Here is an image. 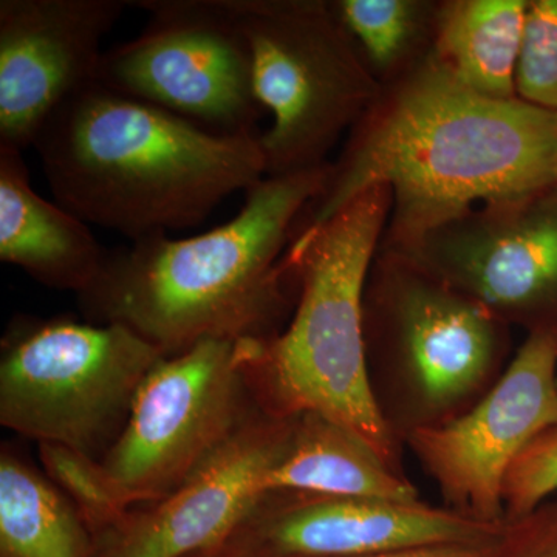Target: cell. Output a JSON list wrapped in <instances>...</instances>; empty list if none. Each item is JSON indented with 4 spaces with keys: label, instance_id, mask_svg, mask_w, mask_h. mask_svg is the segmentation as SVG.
<instances>
[{
    "label": "cell",
    "instance_id": "6da1fadb",
    "mask_svg": "<svg viewBox=\"0 0 557 557\" xmlns=\"http://www.w3.org/2000/svg\"><path fill=\"white\" fill-rule=\"evenodd\" d=\"M380 185L392 193L381 247L405 244L480 203L557 185V112L474 94L429 54L384 87L351 129L292 242Z\"/></svg>",
    "mask_w": 557,
    "mask_h": 557
},
{
    "label": "cell",
    "instance_id": "7a4b0ae2",
    "mask_svg": "<svg viewBox=\"0 0 557 557\" xmlns=\"http://www.w3.org/2000/svg\"><path fill=\"white\" fill-rule=\"evenodd\" d=\"M329 170L260 180L236 218L199 236L161 234L106 251L79 293L81 309L90 322L124 325L166 358L201 341L271 338L289 292L298 293L285 252Z\"/></svg>",
    "mask_w": 557,
    "mask_h": 557
},
{
    "label": "cell",
    "instance_id": "3957f363",
    "mask_svg": "<svg viewBox=\"0 0 557 557\" xmlns=\"http://www.w3.org/2000/svg\"><path fill=\"white\" fill-rule=\"evenodd\" d=\"M57 203L131 242L200 225L267 177L259 135H222L94 83L35 146Z\"/></svg>",
    "mask_w": 557,
    "mask_h": 557
},
{
    "label": "cell",
    "instance_id": "277c9868",
    "mask_svg": "<svg viewBox=\"0 0 557 557\" xmlns=\"http://www.w3.org/2000/svg\"><path fill=\"white\" fill-rule=\"evenodd\" d=\"M391 211V189L373 186L327 225L289 244L285 259L298 278L292 322L256 341L247 373L267 412L338 421L403 471V445L384 423L370 386L362 332L366 282Z\"/></svg>",
    "mask_w": 557,
    "mask_h": 557
},
{
    "label": "cell",
    "instance_id": "5b68a950",
    "mask_svg": "<svg viewBox=\"0 0 557 557\" xmlns=\"http://www.w3.org/2000/svg\"><path fill=\"white\" fill-rule=\"evenodd\" d=\"M362 332L373 397L401 445L467 412L511 361V325L388 248L370 267Z\"/></svg>",
    "mask_w": 557,
    "mask_h": 557
},
{
    "label": "cell",
    "instance_id": "8992f818",
    "mask_svg": "<svg viewBox=\"0 0 557 557\" xmlns=\"http://www.w3.org/2000/svg\"><path fill=\"white\" fill-rule=\"evenodd\" d=\"M163 358L124 325L17 321L2 343L0 423L40 446L100 460Z\"/></svg>",
    "mask_w": 557,
    "mask_h": 557
},
{
    "label": "cell",
    "instance_id": "52a82bcc",
    "mask_svg": "<svg viewBox=\"0 0 557 557\" xmlns=\"http://www.w3.org/2000/svg\"><path fill=\"white\" fill-rule=\"evenodd\" d=\"M252 57L259 104L273 116L259 135L267 177L325 166L344 132L383 86L359 57L329 2L236 0Z\"/></svg>",
    "mask_w": 557,
    "mask_h": 557
},
{
    "label": "cell",
    "instance_id": "ba28073f",
    "mask_svg": "<svg viewBox=\"0 0 557 557\" xmlns=\"http://www.w3.org/2000/svg\"><path fill=\"white\" fill-rule=\"evenodd\" d=\"M256 341H201L150 370L126 426L100 458L121 511L177 490L260 408L247 373Z\"/></svg>",
    "mask_w": 557,
    "mask_h": 557
},
{
    "label": "cell",
    "instance_id": "9c48e42d",
    "mask_svg": "<svg viewBox=\"0 0 557 557\" xmlns=\"http://www.w3.org/2000/svg\"><path fill=\"white\" fill-rule=\"evenodd\" d=\"M149 21L104 51L97 83L222 135L256 134L263 109L236 0H139Z\"/></svg>",
    "mask_w": 557,
    "mask_h": 557
},
{
    "label": "cell",
    "instance_id": "30bf717a",
    "mask_svg": "<svg viewBox=\"0 0 557 557\" xmlns=\"http://www.w3.org/2000/svg\"><path fill=\"white\" fill-rule=\"evenodd\" d=\"M556 426L557 324L528 332L500 379L467 412L413 432L405 445L437 486L443 507L498 525L509 468Z\"/></svg>",
    "mask_w": 557,
    "mask_h": 557
},
{
    "label": "cell",
    "instance_id": "8fae6325",
    "mask_svg": "<svg viewBox=\"0 0 557 557\" xmlns=\"http://www.w3.org/2000/svg\"><path fill=\"white\" fill-rule=\"evenodd\" d=\"M381 248L416 260L511 327L557 324V185L480 203Z\"/></svg>",
    "mask_w": 557,
    "mask_h": 557
},
{
    "label": "cell",
    "instance_id": "7c38bea8",
    "mask_svg": "<svg viewBox=\"0 0 557 557\" xmlns=\"http://www.w3.org/2000/svg\"><path fill=\"white\" fill-rule=\"evenodd\" d=\"M493 525L426 502L267 491L222 541L188 557H355L440 544H486Z\"/></svg>",
    "mask_w": 557,
    "mask_h": 557
},
{
    "label": "cell",
    "instance_id": "4fadbf2b",
    "mask_svg": "<svg viewBox=\"0 0 557 557\" xmlns=\"http://www.w3.org/2000/svg\"><path fill=\"white\" fill-rule=\"evenodd\" d=\"M296 417L256 410L177 490L127 509L95 534L94 557H188L218 544L267 493V480L292 443Z\"/></svg>",
    "mask_w": 557,
    "mask_h": 557
},
{
    "label": "cell",
    "instance_id": "5bb4252c",
    "mask_svg": "<svg viewBox=\"0 0 557 557\" xmlns=\"http://www.w3.org/2000/svg\"><path fill=\"white\" fill-rule=\"evenodd\" d=\"M123 0L0 2V148L35 146L51 116L97 83Z\"/></svg>",
    "mask_w": 557,
    "mask_h": 557
},
{
    "label": "cell",
    "instance_id": "9a60e30c",
    "mask_svg": "<svg viewBox=\"0 0 557 557\" xmlns=\"http://www.w3.org/2000/svg\"><path fill=\"white\" fill-rule=\"evenodd\" d=\"M104 258L86 222L33 189L21 150L0 148V260L47 287L79 295Z\"/></svg>",
    "mask_w": 557,
    "mask_h": 557
},
{
    "label": "cell",
    "instance_id": "2e32d148",
    "mask_svg": "<svg viewBox=\"0 0 557 557\" xmlns=\"http://www.w3.org/2000/svg\"><path fill=\"white\" fill-rule=\"evenodd\" d=\"M318 496L420 502L405 472L350 428L319 413L296 417L292 443L267 480V491Z\"/></svg>",
    "mask_w": 557,
    "mask_h": 557
},
{
    "label": "cell",
    "instance_id": "e0dca14e",
    "mask_svg": "<svg viewBox=\"0 0 557 557\" xmlns=\"http://www.w3.org/2000/svg\"><path fill=\"white\" fill-rule=\"evenodd\" d=\"M528 2H440L432 57L474 94L491 100H515Z\"/></svg>",
    "mask_w": 557,
    "mask_h": 557
},
{
    "label": "cell",
    "instance_id": "ac0fdd59",
    "mask_svg": "<svg viewBox=\"0 0 557 557\" xmlns=\"http://www.w3.org/2000/svg\"><path fill=\"white\" fill-rule=\"evenodd\" d=\"M0 557H94L76 505L9 449L0 456Z\"/></svg>",
    "mask_w": 557,
    "mask_h": 557
},
{
    "label": "cell",
    "instance_id": "d6986e66",
    "mask_svg": "<svg viewBox=\"0 0 557 557\" xmlns=\"http://www.w3.org/2000/svg\"><path fill=\"white\" fill-rule=\"evenodd\" d=\"M329 5L383 89L432 53L440 2L333 0Z\"/></svg>",
    "mask_w": 557,
    "mask_h": 557
},
{
    "label": "cell",
    "instance_id": "ffe728a7",
    "mask_svg": "<svg viewBox=\"0 0 557 557\" xmlns=\"http://www.w3.org/2000/svg\"><path fill=\"white\" fill-rule=\"evenodd\" d=\"M516 94L557 112V0H530L523 27Z\"/></svg>",
    "mask_w": 557,
    "mask_h": 557
},
{
    "label": "cell",
    "instance_id": "44dd1931",
    "mask_svg": "<svg viewBox=\"0 0 557 557\" xmlns=\"http://www.w3.org/2000/svg\"><path fill=\"white\" fill-rule=\"evenodd\" d=\"M557 494V426L539 435L509 468L502 502L505 520L520 518Z\"/></svg>",
    "mask_w": 557,
    "mask_h": 557
},
{
    "label": "cell",
    "instance_id": "7402d4cb",
    "mask_svg": "<svg viewBox=\"0 0 557 557\" xmlns=\"http://www.w3.org/2000/svg\"><path fill=\"white\" fill-rule=\"evenodd\" d=\"M491 557H557V494L527 515L505 520Z\"/></svg>",
    "mask_w": 557,
    "mask_h": 557
},
{
    "label": "cell",
    "instance_id": "603a6c76",
    "mask_svg": "<svg viewBox=\"0 0 557 557\" xmlns=\"http://www.w3.org/2000/svg\"><path fill=\"white\" fill-rule=\"evenodd\" d=\"M494 542L496 541L486 542V544L424 545V547L392 549V552L355 557H491Z\"/></svg>",
    "mask_w": 557,
    "mask_h": 557
}]
</instances>
